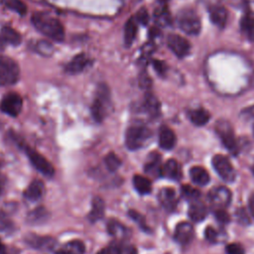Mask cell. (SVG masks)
Returning <instances> with one entry per match:
<instances>
[{"label": "cell", "mask_w": 254, "mask_h": 254, "mask_svg": "<svg viewBox=\"0 0 254 254\" xmlns=\"http://www.w3.org/2000/svg\"><path fill=\"white\" fill-rule=\"evenodd\" d=\"M188 212H189L190 218L192 221H196V222L203 220L207 215L206 207L199 199H196L190 202Z\"/></svg>", "instance_id": "e0dca14e"}, {"label": "cell", "mask_w": 254, "mask_h": 254, "mask_svg": "<svg viewBox=\"0 0 254 254\" xmlns=\"http://www.w3.org/2000/svg\"><path fill=\"white\" fill-rule=\"evenodd\" d=\"M113 254H138L137 249L131 245L124 242L113 243L109 246Z\"/></svg>", "instance_id": "f546056e"}, {"label": "cell", "mask_w": 254, "mask_h": 254, "mask_svg": "<svg viewBox=\"0 0 254 254\" xmlns=\"http://www.w3.org/2000/svg\"><path fill=\"white\" fill-rule=\"evenodd\" d=\"M191 181L198 186H205L209 182V175L205 169L199 166H194L190 170Z\"/></svg>", "instance_id": "603a6c76"}, {"label": "cell", "mask_w": 254, "mask_h": 254, "mask_svg": "<svg viewBox=\"0 0 254 254\" xmlns=\"http://www.w3.org/2000/svg\"><path fill=\"white\" fill-rule=\"evenodd\" d=\"M161 159L158 154H152L145 164V172L153 177L162 176Z\"/></svg>", "instance_id": "44dd1931"}, {"label": "cell", "mask_w": 254, "mask_h": 254, "mask_svg": "<svg viewBox=\"0 0 254 254\" xmlns=\"http://www.w3.org/2000/svg\"><path fill=\"white\" fill-rule=\"evenodd\" d=\"M175 239L181 245H188L193 237V227L189 222H180L175 229Z\"/></svg>", "instance_id": "7c38bea8"}, {"label": "cell", "mask_w": 254, "mask_h": 254, "mask_svg": "<svg viewBox=\"0 0 254 254\" xmlns=\"http://www.w3.org/2000/svg\"><path fill=\"white\" fill-rule=\"evenodd\" d=\"M236 216H237V218L239 219V221H241V218H243V221H242V222L247 223L246 221H248V217H247L246 212L244 211V209H239V210H237Z\"/></svg>", "instance_id": "b9f144b4"}, {"label": "cell", "mask_w": 254, "mask_h": 254, "mask_svg": "<svg viewBox=\"0 0 254 254\" xmlns=\"http://www.w3.org/2000/svg\"><path fill=\"white\" fill-rule=\"evenodd\" d=\"M5 182H6L5 177H4L2 174H0V194H1V193H2V191L4 190V188H5Z\"/></svg>", "instance_id": "ee69618b"}, {"label": "cell", "mask_w": 254, "mask_h": 254, "mask_svg": "<svg viewBox=\"0 0 254 254\" xmlns=\"http://www.w3.org/2000/svg\"><path fill=\"white\" fill-rule=\"evenodd\" d=\"M1 2L7 8L15 11L19 15H25L27 12V7L21 0H1Z\"/></svg>", "instance_id": "4dcf8cb0"}, {"label": "cell", "mask_w": 254, "mask_h": 254, "mask_svg": "<svg viewBox=\"0 0 254 254\" xmlns=\"http://www.w3.org/2000/svg\"><path fill=\"white\" fill-rule=\"evenodd\" d=\"M158 198L162 206L169 211L174 210L177 206V203H178L177 194H176V191L171 188L162 189L159 191Z\"/></svg>", "instance_id": "5bb4252c"}, {"label": "cell", "mask_w": 254, "mask_h": 254, "mask_svg": "<svg viewBox=\"0 0 254 254\" xmlns=\"http://www.w3.org/2000/svg\"><path fill=\"white\" fill-rule=\"evenodd\" d=\"M178 25L180 29L188 35H197L200 32V20L191 10H183L178 15Z\"/></svg>", "instance_id": "5b68a950"}, {"label": "cell", "mask_w": 254, "mask_h": 254, "mask_svg": "<svg viewBox=\"0 0 254 254\" xmlns=\"http://www.w3.org/2000/svg\"><path fill=\"white\" fill-rule=\"evenodd\" d=\"M89 64V59L84 54H78L65 65V70L69 73H77L82 71Z\"/></svg>", "instance_id": "2e32d148"}, {"label": "cell", "mask_w": 254, "mask_h": 254, "mask_svg": "<svg viewBox=\"0 0 254 254\" xmlns=\"http://www.w3.org/2000/svg\"><path fill=\"white\" fill-rule=\"evenodd\" d=\"M106 228L108 233L116 238H125L129 235V229L115 219H110L107 222Z\"/></svg>", "instance_id": "7402d4cb"}, {"label": "cell", "mask_w": 254, "mask_h": 254, "mask_svg": "<svg viewBox=\"0 0 254 254\" xmlns=\"http://www.w3.org/2000/svg\"><path fill=\"white\" fill-rule=\"evenodd\" d=\"M208 201L216 209H224L231 202V192L225 187H216L208 192Z\"/></svg>", "instance_id": "9c48e42d"}, {"label": "cell", "mask_w": 254, "mask_h": 254, "mask_svg": "<svg viewBox=\"0 0 254 254\" xmlns=\"http://www.w3.org/2000/svg\"><path fill=\"white\" fill-rule=\"evenodd\" d=\"M162 176L171 180H179L182 177L179 163L174 159L168 160L162 167Z\"/></svg>", "instance_id": "ffe728a7"}, {"label": "cell", "mask_w": 254, "mask_h": 254, "mask_svg": "<svg viewBox=\"0 0 254 254\" xmlns=\"http://www.w3.org/2000/svg\"><path fill=\"white\" fill-rule=\"evenodd\" d=\"M129 215H130V217H132V218L138 223V225H139L142 229H144V230H147V229H148V227H147V225H146V222H145V218L143 217V215H141L140 213H138V212L135 211V210H130V211H129Z\"/></svg>", "instance_id": "74e56055"}, {"label": "cell", "mask_w": 254, "mask_h": 254, "mask_svg": "<svg viewBox=\"0 0 254 254\" xmlns=\"http://www.w3.org/2000/svg\"><path fill=\"white\" fill-rule=\"evenodd\" d=\"M135 19H136V21L138 23H141L142 25H146L148 23V21H149V15H148L147 10L144 9V8L139 10Z\"/></svg>", "instance_id": "f35d334b"}, {"label": "cell", "mask_w": 254, "mask_h": 254, "mask_svg": "<svg viewBox=\"0 0 254 254\" xmlns=\"http://www.w3.org/2000/svg\"><path fill=\"white\" fill-rule=\"evenodd\" d=\"M137 21L134 17L129 18L124 26V43L127 47L132 45L137 34Z\"/></svg>", "instance_id": "484cf974"}, {"label": "cell", "mask_w": 254, "mask_h": 254, "mask_svg": "<svg viewBox=\"0 0 254 254\" xmlns=\"http://www.w3.org/2000/svg\"><path fill=\"white\" fill-rule=\"evenodd\" d=\"M133 186L140 194H147L152 190L151 181L148 178L140 175L133 177Z\"/></svg>", "instance_id": "4316f807"}, {"label": "cell", "mask_w": 254, "mask_h": 254, "mask_svg": "<svg viewBox=\"0 0 254 254\" xmlns=\"http://www.w3.org/2000/svg\"><path fill=\"white\" fill-rule=\"evenodd\" d=\"M110 104V92L105 84H100L96 90L94 100L91 104V114L95 121L101 122L107 113Z\"/></svg>", "instance_id": "7a4b0ae2"}, {"label": "cell", "mask_w": 254, "mask_h": 254, "mask_svg": "<svg viewBox=\"0 0 254 254\" xmlns=\"http://www.w3.org/2000/svg\"><path fill=\"white\" fill-rule=\"evenodd\" d=\"M106 168L110 171V172H115L121 165V160L119 159V157L114 154V153H109L105 159H104Z\"/></svg>", "instance_id": "1f68e13d"}, {"label": "cell", "mask_w": 254, "mask_h": 254, "mask_svg": "<svg viewBox=\"0 0 254 254\" xmlns=\"http://www.w3.org/2000/svg\"><path fill=\"white\" fill-rule=\"evenodd\" d=\"M104 214V202L100 197H94L92 200V208L89 212V220L95 222L102 218Z\"/></svg>", "instance_id": "f1b7e54d"}, {"label": "cell", "mask_w": 254, "mask_h": 254, "mask_svg": "<svg viewBox=\"0 0 254 254\" xmlns=\"http://www.w3.org/2000/svg\"><path fill=\"white\" fill-rule=\"evenodd\" d=\"M27 243H29L32 247L38 248V249H51L55 243L56 240L51 237H42V236H29L27 237Z\"/></svg>", "instance_id": "cb8c5ba5"}, {"label": "cell", "mask_w": 254, "mask_h": 254, "mask_svg": "<svg viewBox=\"0 0 254 254\" xmlns=\"http://www.w3.org/2000/svg\"><path fill=\"white\" fill-rule=\"evenodd\" d=\"M154 68L156 69V71L160 74H164L165 71H166V65L163 62L161 61H155L154 63Z\"/></svg>", "instance_id": "60d3db41"}, {"label": "cell", "mask_w": 254, "mask_h": 254, "mask_svg": "<svg viewBox=\"0 0 254 254\" xmlns=\"http://www.w3.org/2000/svg\"><path fill=\"white\" fill-rule=\"evenodd\" d=\"M22 98L18 93L9 92L5 94L0 102V109L10 116H17L22 110Z\"/></svg>", "instance_id": "30bf717a"}, {"label": "cell", "mask_w": 254, "mask_h": 254, "mask_svg": "<svg viewBox=\"0 0 254 254\" xmlns=\"http://www.w3.org/2000/svg\"><path fill=\"white\" fill-rule=\"evenodd\" d=\"M226 254H245L244 248L238 243H230L225 247Z\"/></svg>", "instance_id": "8d00e7d4"}, {"label": "cell", "mask_w": 254, "mask_h": 254, "mask_svg": "<svg viewBox=\"0 0 254 254\" xmlns=\"http://www.w3.org/2000/svg\"><path fill=\"white\" fill-rule=\"evenodd\" d=\"M215 131L226 149L229 150V152L236 153L237 144L231 124L225 119H220L215 124Z\"/></svg>", "instance_id": "8992f818"}, {"label": "cell", "mask_w": 254, "mask_h": 254, "mask_svg": "<svg viewBox=\"0 0 254 254\" xmlns=\"http://www.w3.org/2000/svg\"><path fill=\"white\" fill-rule=\"evenodd\" d=\"M20 77V67L10 57L0 56V85L15 84Z\"/></svg>", "instance_id": "3957f363"}, {"label": "cell", "mask_w": 254, "mask_h": 254, "mask_svg": "<svg viewBox=\"0 0 254 254\" xmlns=\"http://www.w3.org/2000/svg\"><path fill=\"white\" fill-rule=\"evenodd\" d=\"M249 209H250L251 215L254 217V193H252L249 197Z\"/></svg>", "instance_id": "7bdbcfd3"}, {"label": "cell", "mask_w": 254, "mask_h": 254, "mask_svg": "<svg viewBox=\"0 0 254 254\" xmlns=\"http://www.w3.org/2000/svg\"><path fill=\"white\" fill-rule=\"evenodd\" d=\"M84 244L79 240H72L65 243L56 254H84Z\"/></svg>", "instance_id": "d4e9b609"}, {"label": "cell", "mask_w": 254, "mask_h": 254, "mask_svg": "<svg viewBox=\"0 0 254 254\" xmlns=\"http://www.w3.org/2000/svg\"><path fill=\"white\" fill-rule=\"evenodd\" d=\"M182 193L184 194V196L191 201L199 199L200 196V192L196 190L191 188L190 186H183L182 187Z\"/></svg>", "instance_id": "836d02e7"}, {"label": "cell", "mask_w": 254, "mask_h": 254, "mask_svg": "<svg viewBox=\"0 0 254 254\" xmlns=\"http://www.w3.org/2000/svg\"><path fill=\"white\" fill-rule=\"evenodd\" d=\"M190 119L194 125L203 126L209 121L210 115H209L207 110L202 109V108H198V109L192 110L190 113Z\"/></svg>", "instance_id": "83f0119b"}, {"label": "cell", "mask_w": 254, "mask_h": 254, "mask_svg": "<svg viewBox=\"0 0 254 254\" xmlns=\"http://www.w3.org/2000/svg\"><path fill=\"white\" fill-rule=\"evenodd\" d=\"M0 254H9L7 251V248L5 247V245L2 244L1 241H0Z\"/></svg>", "instance_id": "bcb514c9"}, {"label": "cell", "mask_w": 254, "mask_h": 254, "mask_svg": "<svg viewBox=\"0 0 254 254\" xmlns=\"http://www.w3.org/2000/svg\"><path fill=\"white\" fill-rule=\"evenodd\" d=\"M44 190H45L44 184L40 180H35L26 189L24 192V196L28 200L36 201L42 197V195L44 194Z\"/></svg>", "instance_id": "d6986e66"}, {"label": "cell", "mask_w": 254, "mask_h": 254, "mask_svg": "<svg viewBox=\"0 0 254 254\" xmlns=\"http://www.w3.org/2000/svg\"><path fill=\"white\" fill-rule=\"evenodd\" d=\"M253 172H254V168H253Z\"/></svg>", "instance_id": "7dc6e473"}, {"label": "cell", "mask_w": 254, "mask_h": 254, "mask_svg": "<svg viewBox=\"0 0 254 254\" xmlns=\"http://www.w3.org/2000/svg\"><path fill=\"white\" fill-rule=\"evenodd\" d=\"M240 27H241V30L245 32V34H247L248 36L254 35V19L251 16L249 15L244 16L241 19Z\"/></svg>", "instance_id": "d6a6232c"}, {"label": "cell", "mask_w": 254, "mask_h": 254, "mask_svg": "<svg viewBox=\"0 0 254 254\" xmlns=\"http://www.w3.org/2000/svg\"><path fill=\"white\" fill-rule=\"evenodd\" d=\"M167 44L171 51L179 58H184L190 53V42L180 35L171 34L167 39Z\"/></svg>", "instance_id": "8fae6325"}, {"label": "cell", "mask_w": 254, "mask_h": 254, "mask_svg": "<svg viewBox=\"0 0 254 254\" xmlns=\"http://www.w3.org/2000/svg\"><path fill=\"white\" fill-rule=\"evenodd\" d=\"M209 18L210 21L219 28H223L227 22L228 13L223 6H212L209 9Z\"/></svg>", "instance_id": "9a60e30c"}, {"label": "cell", "mask_w": 254, "mask_h": 254, "mask_svg": "<svg viewBox=\"0 0 254 254\" xmlns=\"http://www.w3.org/2000/svg\"><path fill=\"white\" fill-rule=\"evenodd\" d=\"M24 150L35 169L47 177H52L54 175L55 171L53 165L44 156L29 146H25Z\"/></svg>", "instance_id": "ba28073f"}, {"label": "cell", "mask_w": 254, "mask_h": 254, "mask_svg": "<svg viewBox=\"0 0 254 254\" xmlns=\"http://www.w3.org/2000/svg\"><path fill=\"white\" fill-rule=\"evenodd\" d=\"M22 41L21 35L11 27H3L0 32V50H3L7 45L18 46Z\"/></svg>", "instance_id": "4fadbf2b"}, {"label": "cell", "mask_w": 254, "mask_h": 254, "mask_svg": "<svg viewBox=\"0 0 254 254\" xmlns=\"http://www.w3.org/2000/svg\"><path fill=\"white\" fill-rule=\"evenodd\" d=\"M97 254H113V253H112L111 249L109 247H107V248H104V249L100 250Z\"/></svg>", "instance_id": "f6af8a7d"}, {"label": "cell", "mask_w": 254, "mask_h": 254, "mask_svg": "<svg viewBox=\"0 0 254 254\" xmlns=\"http://www.w3.org/2000/svg\"><path fill=\"white\" fill-rule=\"evenodd\" d=\"M160 147L165 150H171L176 145V135L169 127H162L159 133Z\"/></svg>", "instance_id": "ac0fdd59"}, {"label": "cell", "mask_w": 254, "mask_h": 254, "mask_svg": "<svg viewBox=\"0 0 254 254\" xmlns=\"http://www.w3.org/2000/svg\"><path fill=\"white\" fill-rule=\"evenodd\" d=\"M215 217L221 223H227L229 221V216L224 211V209H216L215 210Z\"/></svg>", "instance_id": "ab89813d"}, {"label": "cell", "mask_w": 254, "mask_h": 254, "mask_svg": "<svg viewBox=\"0 0 254 254\" xmlns=\"http://www.w3.org/2000/svg\"><path fill=\"white\" fill-rule=\"evenodd\" d=\"M151 137L150 130L143 125L130 126L125 134V144L129 150L142 148Z\"/></svg>", "instance_id": "277c9868"}, {"label": "cell", "mask_w": 254, "mask_h": 254, "mask_svg": "<svg viewBox=\"0 0 254 254\" xmlns=\"http://www.w3.org/2000/svg\"><path fill=\"white\" fill-rule=\"evenodd\" d=\"M212 166L218 176L227 183H232L236 178V172L230 161L223 155H215L212 158Z\"/></svg>", "instance_id": "52a82bcc"}, {"label": "cell", "mask_w": 254, "mask_h": 254, "mask_svg": "<svg viewBox=\"0 0 254 254\" xmlns=\"http://www.w3.org/2000/svg\"><path fill=\"white\" fill-rule=\"evenodd\" d=\"M31 20L34 27L44 36L58 42L64 40V29L58 19L48 14L37 12L33 14Z\"/></svg>", "instance_id": "6da1fadb"}, {"label": "cell", "mask_w": 254, "mask_h": 254, "mask_svg": "<svg viewBox=\"0 0 254 254\" xmlns=\"http://www.w3.org/2000/svg\"><path fill=\"white\" fill-rule=\"evenodd\" d=\"M159 107H160L159 102L153 95H149L146 98V108L151 114H153V115L157 114L159 111Z\"/></svg>", "instance_id": "e575fe53"}, {"label": "cell", "mask_w": 254, "mask_h": 254, "mask_svg": "<svg viewBox=\"0 0 254 254\" xmlns=\"http://www.w3.org/2000/svg\"><path fill=\"white\" fill-rule=\"evenodd\" d=\"M204 235H205V239L207 241H209L210 243H216L218 241V238H219L218 232L211 226H207L205 228Z\"/></svg>", "instance_id": "d590c367"}]
</instances>
